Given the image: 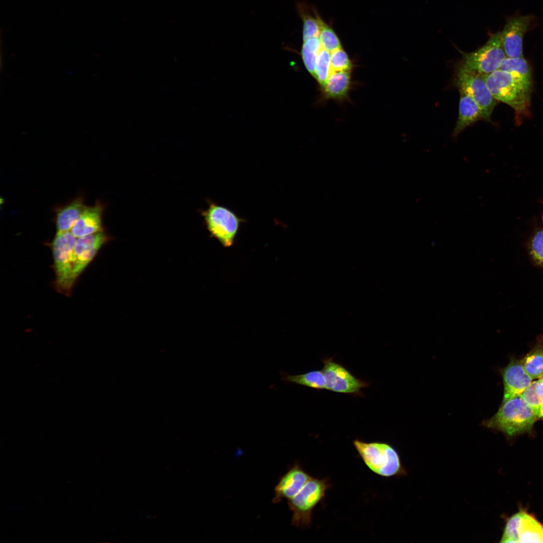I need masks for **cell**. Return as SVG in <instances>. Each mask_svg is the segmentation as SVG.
<instances>
[{
    "label": "cell",
    "instance_id": "1",
    "mask_svg": "<svg viewBox=\"0 0 543 543\" xmlns=\"http://www.w3.org/2000/svg\"><path fill=\"white\" fill-rule=\"evenodd\" d=\"M483 75L487 87L496 100L510 106L517 116L520 117L527 115L530 106L531 83L527 82L500 69Z\"/></svg>",
    "mask_w": 543,
    "mask_h": 543
},
{
    "label": "cell",
    "instance_id": "2",
    "mask_svg": "<svg viewBox=\"0 0 543 543\" xmlns=\"http://www.w3.org/2000/svg\"><path fill=\"white\" fill-rule=\"evenodd\" d=\"M538 420L531 408L520 396L502 401L497 412L483 422L488 428L509 436L530 431Z\"/></svg>",
    "mask_w": 543,
    "mask_h": 543
},
{
    "label": "cell",
    "instance_id": "3",
    "mask_svg": "<svg viewBox=\"0 0 543 543\" xmlns=\"http://www.w3.org/2000/svg\"><path fill=\"white\" fill-rule=\"evenodd\" d=\"M353 444L367 467L373 472L384 477L402 473L400 457L396 449L386 442H367L359 439Z\"/></svg>",
    "mask_w": 543,
    "mask_h": 543
},
{
    "label": "cell",
    "instance_id": "4",
    "mask_svg": "<svg viewBox=\"0 0 543 543\" xmlns=\"http://www.w3.org/2000/svg\"><path fill=\"white\" fill-rule=\"evenodd\" d=\"M76 238L70 231L57 232L52 243L54 286L61 294L69 296L76 280L73 272V252Z\"/></svg>",
    "mask_w": 543,
    "mask_h": 543
},
{
    "label": "cell",
    "instance_id": "5",
    "mask_svg": "<svg viewBox=\"0 0 543 543\" xmlns=\"http://www.w3.org/2000/svg\"><path fill=\"white\" fill-rule=\"evenodd\" d=\"M329 487L326 479L311 477L296 495L288 500L292 512L293 526L301 529L311 526L313 510L324 498Z\"/></svg>",
    "mask_w": 543,
    "mask_h": 543
},
{
    "label": "cell",
    "instance_id": "6",
    "mask_svg": "<svg viewBox=\"0 0 543 543\" xmlns=\"http://www.w3.org/2000/svg\"><path fill=\"white\" fill-rule=\"evenodd\" d=\"M210 234L222 245L229 247L233 243L243 220L228 208L208 202V207L201 212Z\"/></svg>",
    "mask_w": 543,
    "mask_h": 543
},
{
    "label": "cell",
    "instance_id": "7",
    "mask_svg": "<svg viewBox=\"0 0 543 543\" xmlns=\"http://www.w3.org/2000/svg\"><path fill=\"white\" fill-rule=\"evenodd\" d=\"M454 80L459 90L464 92L477 103L483 119L490 121L496 100L487 87L483 74L466 68L461 63L457 68Z\"/></svg>",
    "mask_w": 543,
    "mask_h": 543
},
{
    "label": "cell",
    "instance_id": "8",
    "mask_svg": "<svg viewBox=\"0 0 543 543\" xmlns=\"http://www.w3.org/2000/svg\"><path fill=\"white\" fill-rule=\"evenodd\" d=\"M462 64L465 67L483 75L499 69L507 57L500 32L492 35L487 42L477 50L469 53L462 52Z\"/></svg>",
    "mask_w": 543,
    "mask_h": 543
},
{
    "label": "cell",
    "instance_id": "9",
    "mask_svg": "<svg viewBox=\"0 0 543 543\" xmlns=\"http://www.w3.org/2000/svg\"><path fill=\"white\" fill-rule=\"evenodd\" d=\"M501 542H543V525L524 510H520L507 520Z\"/></svg>",
    "mask_w": 543,
    "mask_h": 543
},
{
    "label": "cell",
    "instance_id": "10",
    "mask_svg": "<svg viewBox=\"0 0 543 543\" xmlns=\"http://www.w3.org/2000/svg\"><path fill=\"white\" fill-rule=\"evenodd\" d=\"M322 371L325 379L326 389L339 393L358 394L369 384L355 377L345 367L333 358L323 360Z\"/></svg>",
    "mask_w": 543,
    "mask_h": 543
},
{
    "label": "cell",
    "instance_id": "11",
    "mask_svg": "<svg viewBox=\"0 0 543 543\" xmlns=\"http://www.w3.org/2000/svg\"><path fill=\"white\" fill-rule=\"evenodd\" d=\"M109 238L104 231L76 238L73 252V272L76 279Z\"/></svg>",
    "mask_w": 543,
    "mask_h": 543
},
{
    "label": "cell",
    "instance_id": "12",
    "mask_svg": "<svg viewBox=\"0 0 543 543\" xmlns=\"http://www.w3.org/2000/svg\"><path fill=\"white\" fill-rule=\"evenodd\" d=\"M532 16L510 18L501 32L502 45L507 57L523 56V39L529 27Z\"/></svg>",
    "mask_w": 543,
    "mask_h": 543
},
{
    "label": "cell",
    "instance_id": "13",
    "mask_svg": "<svg viewBox=\"0 0 543 543\" xmlns=\"http://www.w3.org/2000/svg\"><path fill=\"white\" fill-rule=\"evenodd\" d=\"M311 477L301 466L295 463L279 479L274 489V504L283 500H289L296 495L310 479Z\"/></svg>",
    "mask_w": 543,
    "mask_h": 543
},
{
    "label": "cell",
    "instance_id": "14",
    "mask_svg": "<svg viewBox=\"0 0 543 543\" xmlns=\"http://www.w3.org/2000/svg\"><path fill=\"white\" fill-rule=\"evenodd\" d=\"M504 396L502 401L520 396L533 379L525 372L520 360L513 359L503 369Z\"/></svg>",
    "mask_w": 543,
    "mask_h": 543
},
{
    "label": "cell",
    "instance_id": "15",
    "mask_svg": "<svg viewBox=\"0 0 543 543\" xmlns=\"http://www.w3.org/2000/svg\"><path fill=\"white\" fill-rule=\"evenodd\" d=\"M104 206L99 202L93 206H87L70 230L74 236L77 238L104 231Z\"/></svg>",
    "mask_w": 543,
    "mask_h": 543
},
{
    "label": "cell",
    "instance_id": "16",
    "mask_svg": "<svg viewBox=\"0 0 543 543\" xmlns=\"http://www.w3.org/2000/svg\"><path fill=\"white\" fill-rule=\"evenodd\" d=\"M459 92V116L453 132L454 137L459 135L466 128L480 119H483L481 110L474 100L464 92Z\"/></svg>",
    "mask_w": 543,
    "mask_h": 543
},
{
    "label": "cell",
    "instance_id": "17",
    "mask_svg": "<svg viewBox=\"0 0 543 543\" xmlns=\"http://www.w3.org/2000/svg\"><path fill=\"white\" fill-rule=\"evenodd\" d=\"M87 206L81 198H77L56 210L57 232L70 231Z\"/></svg>",
    "mask_w": 543,
    "mask_h": 543
},
{
    "label": "cell",
    "instance_id": "18",
    "mask_svg": "<svg viewBox=\"0 0 543 543\" xmlns=\"http://www.w3.org/2000/svg\"><path fill=\"white\" fill-rule=\"evenodd\" d=\"M298 14L303 21V40L312 37H319L325 22L316 10L304 2L297 5Z\"/></svg>",
    "mask_w": 543,
    "mask_h": 543
},
{
    "label": "cell",
    "instance_id": "19",
    "mask_svg": "<svg viewBox=\"0 0 543 543\" xmlns=\"http://www.w3.org/2000/svg\"><path fill=\"white\" fill-rule=\"evenodd\" d=\"M350 85V71H331L323 87L329 98L340 99L346 96Z\"/></svg>",
    "mask_w": 543,
    "mask_h": 543
},
{
    "label": "cell",
    "instance_id": "20",
    "mask_svg": "<svg viewBox=\"0 0 543 543\" xmlns=\"http://www.w3.org/2000/svg\"><path fill=\"white\" fill-rule=\"evenodd\" d=\"M525 372L533 379L543 377V339L520 360Z\"/></svg>",
    "mask_w": 543,
    "mask_h": 543
},
{
    "label": "cell",
    "instance_id": "21",
    "mask_svg": "<svg viewBox=\"0 0 543 543\" xmlns=\"http://www.w3.org/2000/svg\"><path fill=\"white\" fill-rule=\"evenodd\" d=\"M282 381L311 388L321 390L326 388L325 379L322 370H313L295 375L282 374Z\"/></svg>",
    "mask_w": 543,
    "mask_h": 543
},
{
    "label": "cell",
    "instance_id": "22",
    "mask_svg": "<svg viewBox=\"0 0 543 543\" xmlns=\"http://www.w3.org/2000/svg\"><path fill=\"white\" fill-rule=\"evenodd\" d=\"M527 82L532 83L531 67L528 61L522 56L506 57L500 68Z\"/></svg>",
    "mask_w": 543,
    "mask_h": 543
},
{
    "label": "cell",
    "instance_id": "23",
    "mask_svg": "<svg viewBox=\"0 0 543 543\" xmlns=\"http://www.w3.org/2000/svg\"><path fill=\"white\" fill-rule=\"evenodd\" d=\"M322 49L319 37H312L303 41L302 58L306 69L314 76L317 56Z\"/></svg>",
    "mask_w": 543,
    "mask_h": 543
},
{
    "label": "cell",
    "instance_id": "24",
    "mask_svg": "<svg viewBox=\"0 0 543 543\" xmlns=\"http://www.w3.org/2000/svg\"><path fill=\"white\" fill-rule=\"evenodd\" d=\"M536 385V381L532 382L520 396L531 408L537 419L543 420V396L537 394Z\"/></svg>",
    "mask_w": 543,
    "mask_h": 543
},
{
    "label": "cell",
    "instance_id": "25",
    "mask_svg": "<svg viewBox=\"0 0 543 543\" xmlns=\"http://www.w3.org/2000/svg\"><path fill=\"white\" fill-rule=\"evenodd\" d=\"M331 71L330 53L322 49L317 56L314 77L323 86Z\"/></svg>",
    "mask_w": 543,
    "mask_h": 543
},
{
    "label": "cell",
    "instance_id": "26",
    "mask_svg": "<svg viewBox=\"0 0 543 543\" xmlns=\"http://www.w3.org/2000/svg\"><path fill=\"white\" fill-rule=\"evenodd\" d=\"M319 38L322 49L330 53L341 48L340 40L337 35L326 23L321 30Z\"/></svg>",
    "mask_w": 543,
    "mask_h": 543
},
{
    "label": "cell",
    "instance_id": "27",
    "mask_svg": "<svg viewBox=\"0 0 543 543\" xmlns=\"http://www.w3.org/2000/svg\"><path fill=\"white\" fill-rule=\"evenodd\" d=\"M529 250L534 262L543 267V229L537 230L532 236Z\"/></svg>",
    "mask_w": 543,
    "mask_h": 543
},
{
    "label": "cell",
    "instance_id": "28",
    "mask_svg": "<svg viewBox=\"0 0 543 543\" xmlns=\"http://www.w3.org/2000/svg\"><path fill=\"white\" fill-rule=\"evenodd\" d=\"M331 71H350L352 64L346 52L341 48L330 54Z\"/></svg>",
    "mask_w": 543,
    "mask_h": 543
},
{
    "label": "cell",
    "instance_id": "29",
    "mask_svg": "<svg viewBox=\"0 0 543 543\" xmlns=\"http://www.w3.org/2000/svg\"><path fill=\"white\" fill-rule=\"evenodd\" d=\"M536 389L537 394L543 396V377L536 381Z\"/></svg>",
    "mask_w": 543,
    "mask_h": 543
},
{
    "label": "cell",
    "instance_id": "30",
    "mask_svg": "<svg viewBox=\"0 0 543 543\" xmlns=\"http://www.w3.org/2000/svg\"><path fill=\"white\" fill-rule=\"evenodd\" d=\"M542 223H543V212H542Z\"/></svg>",
    "mask_w": 543,
    "mask_h": 543
}]
</instances>
